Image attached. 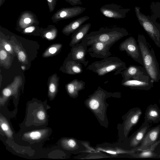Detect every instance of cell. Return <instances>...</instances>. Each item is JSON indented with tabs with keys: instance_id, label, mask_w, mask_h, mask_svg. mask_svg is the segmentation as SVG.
<instances>
[{
	"instance_id": "484cf974",
	"label": "cell",
	"mask_w": 160,
	"mask_h": 160,
	"mask_svg": "<svg viewBox=\"0 0 160 160\" xmlns=\"http://www.w3.org/2000/svg\"><path fill=\"white\" fill-rule=\"evenodd\" d=\"M11 57L10 53L0 45V64L1 66L8 69L10 67Z\"/></svg>"
},
{
	"instance_id": "f35d334b",
	"label": "cell",
	"mask_w": 160,
	"mask_h": 160,
	"mask_svg": "<svg viewBox=\"0 0 160 160\" xmlns=\"http://www.w3.org/2000/svg\"><path fill=\"white\" fill-rule=\"evenodd\" d=\"M21 68L22 70H24L25 69V67L24 66H22L21 67Z\"/></svg>"
},
{
	"instance_id": "f546056e",
	"label": "cell",
	"mask_w": 160,
	"mask_h": 160,
	"mask_svg": "<svg viewBox=\"0 0 160 160\" xmlns=\"http://www.w3.org/2000/svg\"><path fill=\"white\" fill-rule=\"evenodd\" d=\"M0 45L2 46L10 54L15 56V52L10 43L8 42L6 40L0 38Z\"/></svg>"
},
{
	"instance_id": "52a82bcc",
	"label": "cell",
	"mask_w": 160,
	"mask_h": 160,
	"mask_svg": "<svg viewBox=\"0 0 160 160\" xmlns=\"http://www.w3.org/2000/svg\"><path fill=\"white\" fill-rule=\"evenodd\" d=\"M86 9L84 7L74 6L62 8L57 11L51 17L53 22L73 18L82 13Z\"/></svg>"
},
{
	"instance_id": "ffe728a7",
	"label": "cell",
	"mask_w": 160,
	"mask_h": 160,
	"mask_svg": "<svg viewBox=\"0 0 160 160\" xmlns=\"http://www.w3.org/2000/svg\"><path fill=\"white\" fill-rule=\"evenodd\" d=\"M85 82L82 80H79L77 79L72 80L66 85L68 92L71 95L77 94L79 90L84 88Z\"/></svg>"
},
{
	"instance_id": "ba28073f",
	"label": "cell",
	"mask_w": 160,
	"mask_h": 160,
	"mask_svg": "<svg viewBox=\"0 0 160 160\" xmlns=\"http://www.w3.org/2000/svg\"><path fill=\"white\" fill-rule=\"evenodd\" d=\"M120 74L123 78V81L130 79H142L150 77L143 66L134 65L129 66L122 71Z\"/></svg>"
},
{
	"instance_id": "83f0119b",
	"label": "cell",
	"mask_w": 160,
	"mask_h": 160,
	"mask_svg": "<svg viewBox=\"0 0 160 160\" xmlns=\"http://www.w3.org/2000/svg\"><path fill=\"white\" fill-rule=\"evenodd\" d=\"M62 45L61 44H53L50 46L44 52L42 55L44 57H48L56 53L61 48Z\"/></svg>"
},
{
	"instance_id": "8fae6325",
	"label": "cell",
	"mask_w": 160,
	"mask_h": 160,
	"mask_svg": "<svg viewBox=\"0 0 160 160\" xmlns=\"http://www.w3.org/2000/svg\"><path fill=\"white\" fill-rule=\"evenodd\" d=\"M87 50V46L85 44L82 42L77 44L72 47L68 60L78 62L86 67L89 62L85 58Z\"/></svg>"
},
{
	"instance_id": "9c48e42d",
	"label": "cell",
	"mask_w": 160,
	"mask_h": 160,
	"mask_svg": "<svg viewBox=\"0 0 160 160\" xmlns=\"http://www.w3.org/2000/svg\"><path fill=\"white\" fill-rule=\"evenodd\" d=\"M112 46L101 42H95L88 49L87 52L92 58L103 59L111 55L109 50Z\"/></svg>"
},
{
	"instance_id": "277c9868",
	"label": "cell",
	"mask_w": 160,
	"mask_h": 160,
	"mask_svg": "<svg viewBox=\"0 0 160 160\" xmlns=\"http://www.w3.org/2000/svg\"><path fill=\"white\" fill-rule=\"evenodd\" d=\"M140 8L136 6L135 11L138 21L141 26L160 48V25L156 24L148 16L142 13Z\"/></svg>"
},
{
	"instance_id": "836d02e7",
	"label": "cell",
	"mask_w": 160,
	"mask_h": 160,
	"mask_svg": "<svg viewBox=\"0 0 160 160\" xmlns=\"http://www.w3.org/2000/svg\"><path fill=\"white\" fill-rule=\"evenodd\" d=\"M36 25H33L24 28L23 29V32L25 33H29L33 32L36 28Z\"/></svg>"
},
{
	"instance_id": "d6986e66",
	"label": "cell",
	"mask_w": 160,
	"mask_h": 160,
	"mask_svg": "<svg viewBox=\"0 0 160 160\" xmlns=\"http://www.w3.org/2000/svg\"><path fill=\"white\" fill-rule=\"evenodd\" d=\"M64 66L65 72L70 75H76L81 73L83 71L82 64L72 60H67Z\"/></svg>"
},
{
	"instance_id": "f1b7e54d",
	"label": "cell",
	"mask_w": 160,
	"mask_h": 160,
	"mask_svg": "<svg viewBox=\"0 0 160 160\" xmlns=\"http://www.w3.org/2000/svg\"><path fill=\"white\" fill-rule=\"evenodd\" d=\"M48 28V29L44 31V36L49 40L53 39L57 36L58 30L53 25H49Z\"/></svg>"
},
{
	"instance_id": "4dcf8cb0",
	"label": "cell",
	"mask_w": 160,
	"mask_h": 160,
	"mask_svg": "<svg viewBox=\"0 0 160 160\" xmlns=\"http://www.w3.org/2000/svg\"><path fill=\"white\" fill-rule=\"evenodd\" d=\"M62 145L63 147H68L71 148H74L76 145V143L75 141L72 139H70L68 140H62L61 141Z\"/></svg>"
},
{
	"instance_id": "d590c367",
	"label": "cell",
	"mask_w": 160,
	"mask_h": 160,
	"mask_svg": "<svg viewBox=\"0 0 160 160\" xmlns=\"http://www.w3.org/2000/svg\"><path fill=\"white\" fill-rule=\"evenodd\" d=\"M70 4L71 5L75 6L77 5H82V3L81 0H64Z\"/></svg>"
},
{
	"instance_id": "d6a6232c",
	"label": "cell",
	"mask_w": 160,
	"mask_h": 160,
	"mask_svg": "<svg viewBox=\"0 0 160 160\" xmlns=\"http://www.w3.org/2000/svg\"><path fill=\"white\" fill-rule=\"evenodd\" d=\"M89 104L90 108L93 110L97 109L99 106L98 102L95 99H92L89 102Z\"/></svg>"
},
{
	"instance_id": "9a60e30c",
	"label": "cell",
	"mask_w": 160,
	"mask_h": 160,
	"mask_svg": "<svg viewBox=\"0 0 160 160\" xmlns=\"http://www.w3.org/2000/svg\"><path fill=\"white\" fill-rule=\"evenodd\" d=\"M144 122L153 123L160 122V109L156 103L147 107L145 113Z\"/></svg>"
},
{
	"instance_id": "5bb4252c",
	"label": "cell",
	"mask_w": 160,
	"mask_h": 160,
	"mask_svg": "<svg viewBox=\"0 0 160 160\" xmlns=\"http://www.w3.org/2000/svg\"><path fill=\"white\" fill-rule=\"evenodd\" d=\"M39 24V21L36 15L33 12L28 11L22 12L17 22V27L23 29L30 26Z\"/></svg>"
},
{
	"instance_id": "ac0fdd59",
	"label": "cell",
	"mask_w": 160,
	"mask_h": 160,
	"mask_svg": "<svg viewBox=\"0 0 160 160\" xmlns=\"http://www.w3.org/2000/svg\"><path fill=\"white\" fill-rule=\"evenodd\" d=\"M150 127L149 123L144 122L132 138L131 145L132 147H136L141 143Z\"/></svg>"
},
{
	"instance_id": "3957f363",
	"label": "cell",
	"mask_w": 160,
	"mask_h": 160,
	"mask_svg": "<svg viewBox=\"0 0 160 160\" xmlns=\"http://www.w3.org/2000/svg\"><path fill=\"white\" fill-rule=\"evenodd\" d=\"M127 68L126 63L119 58L112 56L93 62L86 69L102 76L111 72H114V75L120 74Z\"/></svg>"
},
{
	"instance_id": "8992f818",
	"label": "cell",
	"mask_w": 160,
	"mask_h": 160,
	"mask_svg": "<svg viewBox=\"0 0 160 160\" xmlns=\"http://www.w3.org/2000/svg\"><path fill=\"white\" fill-rule=\"evenodd\" d=\"M130 10L129 8H124L121 5L114 3L105 4L100 8L101 12L104 16L115 19L124 18Z\"/></svg>"
},
{
	"instance_id": "6da1fadb",
	"label": "cell",
	"mask_w": 160,
	"mask_h": 160,
	"mask_svg": "<svg viewBox=\"0 0 160 160\" xmlns=\"http://www.w3.org/2000/svg\"><path fill=\"white\" fill-rule=\"evenodd\" d=\"M129 33L123 28H101L98 30L87 34L82 39L81 42L87 47L93 43L100 42L113 45L116 42Z\"/></svg>"
},
{
	"instance_id": "5b68a950",
	"label": "cell",
	"mask_w": 160,
	"mask_h": 160,
	"mask_svg": "<svg viewBox=\"0 0 160 160\" xmlns=\"http://www.w3.org/2000/svg\"><path fill=\"white\" fill-rule=\"evenodd\" d=\"M119 49L121 51H125L132 59L143 66L141 49L133 37L130 36L122 42L119 46Z\"/></svg>"
},
{
	"instance_id": "cb8c5ba5",
	"label": "cell",
	"mask_w": 160,
	"mask_h": 160,
	"mask_svg": "<svg viewBox=\"0 0 160 160\" xmlns=\"http://www.w3.org/2000/svg\"><path fill=\"white\" fill-rule=\"evenodd\" d=\"M159 143L160 140L151 145L148 148L140 151V152L135 154L134 157L139 158H148L156 157L157 155L154 152V151Z\"/></svg>"
},
{
	"instance_id": "8d00e7d4",
	"label": "cell",
	"mask_w": 160,
	"mask_h": 160,
	"mask_svg": "<svg viewBox=\"0 0 160 160\" xmlns=\"http://www.w3.org/2000/svg\"><path fill=\"white\" fill-rule=\"evenodd\" d=\"M106 152L108 153L111 154H115L117 153L116 152L111 151H107Z\"/></svg>"
},
{
	"instance_id": "44dd1931",
	"label": "cell",
	"mask_w": 160,
	"mask_h": 160,
	"mask_svg": "<svg viewBox=\"0 0 160 160\" xmlns=\"http://www.w3.org/2000/svg\"><path fill=\"white\" fill-rule=\"evenodd\" d=\"M47 129H43L30 131L25 133L23 137L28 141H38L45 137L48 132Z\"/></svg>"
},
{
	"instance_id": "1f68e13d",
	"label": "cell",
	"mask_w": 160,
	"mask_h": 160,
	"mask_svg": "<svg viewBox=\"0 0 160 160\" xmlns=\"http://www.w3.org/2000/svg\"><path fill=\"white\" fill-rule=\"evenodd\" d=\"M50 12L53 11L57 3V0H46Z\"/></svg>"
},
{
	"instance_id": "7402d4cb",
	"label": "cell",
	"mask_w": 160,
	"mask_h": 160,
	"mask_svg": "<svg viewBox=\"0 0 160 160\" xmlns=\"http://www.w3.org/2000/svg\"><path fill=\"white\" fill-rule=\"evenodd\" d=\"M19 61L24 64L28 63V60L25 51L21 47L16 44L12 39L10 41Z\"/></svg>"
},
{
	"instance_id": "603a6c76",
	"label": "cell",
	"mask_w": 160,
	"mask_h": 160,
	"mask_svg": "<svg viewBox=\"0 0 160 160\" xmlns=\"http://www.w3.org/2000/svg\"><path fill=\"white\" fill-rule=\"evenodd\" d=\"M59 78L57 75H53L50 78L48 85V96L51 100L55 97L58 90Z\"/></svg>"
},
{
	"instance_id": "7a4b0ae2",
	"label": "cell",
	"mask_w": 160,
	"mask_h": 160,
	"mask_svg": "<svg viewBox=\"0 0 160 160\" xmlns=\"http://www.w3.org/2000/svg\"><path fill=\"white\" fill-rule=\"evenodd\" d=\"M137 41L141 50L143 66L154 82H158L160 80V70L154 51L153 48H149L143 35L139 34Z\"/></svg>"
},
{
	"instance_id": "4316f807",
	"label": "cell",
	"mask_w": 160,
	"mask_h": 160,
	"mask_svg": "<svg viewBox=\"0 0 160 160\" xmlns=\"http://www.w3.org/2000/svg\"><path fill=\"white\" fill-rule=\"evenodd\" d=\"M0 125L1 129L7 136L9 138H12L13 132L7 120L1 115L0 117Z\"/></svg>"
},
{
	"instance_id": "2e32d148",
	"label": "cell",
	"mask_w": 160,
	"mask_h": 160,
	"mask_svg": "<svg viewBox=\"0 0 160 160\" xmlns=\"http://www.w3.org/2000/svg\"><path fill=\"white\" fill-rule=\"evenodd\" d=\"M90 23L82 25L73 33L69 46L72 47L79 43L88 34L91 27Z\"/></svg>"
},
{
	"instance_id": "4fadbf2b",
	"label": "cell",
	"mask_w": 160,
	"mask_h": 160,
	"mask_svg": "<svg viewBox=\"0 0 160 160\" xmlns=\"http://www.w3.org/2000/svg\"><path fill=\"white\" fill-rule=\"evenodd\" d=\"M160 136V124L148 130L138 149L139 151L146 150L158 140Z\"/></svg>"
},
{
	"instance_id": "ab89813d",
	"label": "cell",
	"mask_w": 160,
	"mask_h": 160,
	"mask_svg": "<svg viewBox=\"0 0 160 160\" xmlns=\"http://www.w3.org/2000/svg\"><path fill=\"white\" fill-rule=\"evenodd\" d=\"M159 103H160V100H159Z\"/></svg>"
},
{
	"instance_id": "d4e9b609",
	"label": "cell",
	"mask_w": 160,
	"mask_h": 160,
	"mask_svg": "<svg viewBox=\"0 0 160 160\" xmlns=\"http://www.w3.org/2000/svg\"><path fill=\"white\" fill-rule=\"evenodd\" d=\"M142 114V111L141 109L138 108H135L131 112L127 122V126L128 130L137 124Z\"/></svg>"
},
{
	"instance_id": "74e56055",
	"label": "cell",
	"mask_w": 160,
	"mask_h": 160,
	"mask_svg": "<svg viewBox=\"0 0 160 160\" xmlns=\"http://www.w3.org/2000/svg\"><path fill=\"white\" fill-rule=\"evenodd\" d=\"M5 0H0V7H1L4 2Z\"/></svg>"
},
{
	"instance_id": "7c38bea8",
	"label": "cell",
	"mask_w": 160,
	"mask_h": 160,
	"mask_svg": "<svg viewBox=\"0 0 160 160\" xmlns=\"http://www.w3.org/2000/svg\"><path fill=\"white\" fill-rule=\"evenodd\" d=\"M153 80L150 77L142 79H130L127 80L122 81L121 84L132 89L149 90L153 87Z\"/></svg>"
},
{
	"instance_id": "30bf717a",
	"label": "cell",
	"mask_w": 160,
	"mask_h": 160,
	"mask_svg": "<svg viewBox=\"0 0 160 160\" xmlns=\"http://www.w3.org/2000/svg\"><path fill=\"white\" fill-rule=\"evenodd\" d=\"M22 79L21 76H17L14 78L13 82L5 88L2 91V96L0 98L1 106H3L8 98L13 96L17 98L18 95L19 88L22 85Z\"/></svg>"
},
{
	"instance_id": "e0dca14e",
	"label": "cell",
	"mask_w": 160,
	"mask_h": 160,
	"mask_svg": "<svg viewBox=\"0 0 160 160\" xmlns=\"http://www.w3.org/2000/svg\"><path fill=\"white\" fill-rule=\"evenodd\" d=\"M89 18V17L85 16L73 21L64 27L62 31V33L66 35H69L88 20Z\"/></svg>"
},
{
	"instance_id": "e575fe53",
	"label": "cell",
	"mask_w": 160,
	"mask_h": 160,
	"mask_svg": "<svg viewBox=\"0 0 160 160\" xmlns=\"http://www.w3.org/2000/svg\"><path fill=\"white\" fill-rule=\"evenodd\" d=\"M37 118L40 120H44L46 118V115L44 111L42 110H39L37 113Z\"/></svg>"
}]
</instances>
